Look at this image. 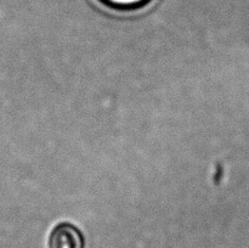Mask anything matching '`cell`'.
<instances>
[{"label":"cell","mask_w":249,"mask_h":248,"mask_svg":"<svg viewBox=\"0 0 249 248\" xmlns=\"http://www.w3.org/2000/svg\"><path fill=\"white\" fill-rule=\"evenodd\" d=\"M49 246L50 248H84V237L72 224L62 223L51 232Z\"/></svg>","instance_id":"1"},{"label":"cell","mask_w":249,"mask_h":248,"mask_svg":"<svg viewBox=\"0 0 249 248\" xmlns=\"http://www.w3.org/2000/svg\"><path fill=\"white\" fill-rule=\"evenodd\" d=\"M102 5L117 12H133L147 6L152 0H99Z\"/></svg>","instance_id":"2"}]
</instances>
